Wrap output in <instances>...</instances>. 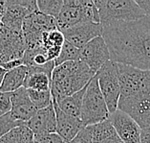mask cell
<instances>
[{
  "instance_id": "16",
  "label": "cell",
  "mask_w": 150,
  "mask_h": 143,
  "mask_svg": "<svg viewBox=\"0 0 150 143\" xmlns=\"http://www.w3.org/2000/svg\"><path fill=\"white\" fill-rule=\"evenodd\" d=\"M57 21L58 30L61 32L85 22L82 11V0H64L63 8Z\"/></svg>"
},
{
  "instance_id": "31",
  "label": "cell",
  "mask_w": 150,
  "mask_h": 143,
  "mask_svg": "<svg viewBox=\"0 0 150 143\" xmlns=\"http://www.w3.org/2000/svg\"><path fill=\"white\" fill-rule=\"evenodd\" d=\"M136 2L145 16H150V0H137Z\"/></svg>"
},
{
  "instance_id": "24",
  "label": "cell",
  "mask_w": 150,
  "mask_h": 143,
  "mask_svg": "<svg viewBox=\"0 0 150 143\" xmlns=\"http://www.w3.org/2000/svg\"><path fill=\"white\" fill-rule=\"evenodd\" d=\"M29 96L33 104L38 109H45L53 104V96L52 92L50 91H38L33 89H27Z\"/></svg>"
},
{
  "instance_id": "9",
  "label": "cell",
  "mask_w": 150,
  "mask_h": 143,
  "mask_svg": "<svg viewBox=\"0 0 150 143\" xmlns=\"http://www.w3.org/2000/svg\"><path fill=\"white\" fill-rule=\"evenodd\" d=\"M111 61L110 52L103 36H98L80 49V61L97 74L98 71Z\"/></svg>"
},
{
  "instance_id": "20",
  "label": "cell",
  "mask_w": 150,
  "mask_h": 143,
  "mask_svg": "<svg viewBox=\"0 0 150 143\" xmlns=\"http://www.w3.org/2000/svg\"><path fill=\"white\" fill-rule=\"evenodd\" d=\"M89 85V84H88ZM86 86L83 89H81L79 92H76L73 95L67 97H62L57 99V100H53L57 104L59 109L62 112H64L67 114L76 117V118H80V113H81V109H82V103H83V98L85 95Z\"/></svg>"
},
{
  "instance_id": "2",
  "label": "cell",
  "mask_w": 150,
  "mask_h": 143,
  "mask_svg": "<svg viewBox=\"0 0 150 143\" xmlns=\"http://www.w3.org/2000/svg\"><path fill=\"white\" fill-rule=\"evenodd\" d=\"M96 73L80 61H68L56 66L52 74L51 92L54 100L67 97L83 89Z\"/></svg>"
},
{
  "instance_id": "23",
  "label": "cell",
  "mask_w": 150,
  "mask_h": 143,
  "mask_svg": "<svg viewBox=\"0 0 150 143\" xmlns=\"http://www.w3.org/2000/svg\"><path fill=\"white\" fill-rule=\"evenodd\" d=\"M63 0H38V7L40 13L57 19L63 8Z\"/></svg>"
},
{
  "instance_id": "27",
  "label": "cell",
  "mask_w": 150,
  "mask_h": 143,
  "mask_svg": "<svg viewBox=\"0 0 150 143\" xmlns=\"http://www.w3.org/2000/svg\"><path fill=\"white\" fill-rule=\"evenodd\" d=\"M12 111V93L0 91V116L10 113Z\"/></svg>"
},
{
  "instance_id": "11",
  "label": "cell",
  "mask_w": 150,
  "mask_h": 143,
  "mask_svg": "<svg viewBox=\"0 0 150 143\" xmlns=\"http://www.w3.org/2000/svg\"><path fill=\"white\" fill-rule=\"evenodd\" d=\"M116 64L120 85V97L131 96L140 90L146 71L123 64Z\"/></svg>"
},
{
  "instance_id": "28",
  "label": "cell",
  "mask_w": 150,
  "mask_h": 143,
  "mask_svg": "<svg viewBox=\"0 0 150 143\" xmlns=\"http://www.w3.org/2000/svg\"><path fill=\"white\" fill-rule=\"evenodd\" d=\"M35 141L38 143H68L57 133L35 137Z\"/></svg>"
},
{
  "instance_id": "18",
  "label": "cell",
  "mask_w": 150,
  "mask_h": 143,
  "mask_svg": "<svg viewBox=\"0 0 150 143\" xmlns=\"http://www.w3.org/2000/svg\"><path fill=\"white\" fill-rule=\"evenodd\" d=\"M65 41H66V39H65L63 33L60 30H58V29L46 32L43 34V47H44L46 54L50 61H54L56 59H57Z\"/></svg>"
},
{
  "instance_id": "1",
  "label": "cell",
  "mask_w": 150,
  "mask_h": 143,
  "mask_svg": "<svg viewBox=\"0 0 150 143\" xmlns=\"http://www.w3.org/2000/svg\"><path fill=\"white\" fill-rule=\"evenodd\" d=\"M111 61L150 71V16L103 28Z\"/></svg>"
},
{
  "instance_id": "21",
  "label": "cell",
  "mask_w": 150,
  "mask_h": 143,
  "mask_svg": "<svg viewBox=\"0 0 150 143\" xmlns=\"http://www.w3.org/2000/svg\"><path fill=\"white\" fill-rule=\"evenodd\" d=\"M35 134L26 124L14 128L0 138V143H34Z\"/></svg>"
},
{
  "instance_id": "35",
  "label": "cell",
  "mask_w": 150,
  "mask_h": 143,
  "mask_svg": "<svg viewBox=\"0 0 150 143\" xmlns=\"http://www.w3.org/2000/svg\"><path fill=\"white\" fill-rule=\"evenodd\" d=\"M34 143H38V142H36V141H34Z\"/></svg>"
},
{
  "instance_id": "19",
  "label": "cell",
  "mask_w": 150,
  "mask_h": 143,
  "mask_svg": "<svg viewBox=\"0 0 150 143\" xmlns=\"http://www.w3.org/2000/svg\"><path fill=\"white\" fill-rule=\"evenodd\" d=\"M28 74V67L21 65L11 71H7L3 83L0 87V91L5 93H13L24 86Z\"/></svg>"
},
{
  "instance_id": "7",
  "label": "cell",
  "mask_w": 150,
  "mask_h": 143,
  "mask_svg": "<svg viewBox=\"0 0 150 143\" xmlns=\"http://www.w3.org/2000/svg\"><path fill=\"white\" fill-rule=\"evenodd\" d=\"M25 52L26 42L23 33L0 25V65L11 61L21 60Z\"/></svg>"
},
{
  "instance_id": "3",
  "label": "cell",
  "mask_w": 150,
  "mask_h": 143,
  "mask_svg": "<svg viewBox=\"0 0 150 143\" xmlns=\"http://www.w3.org/2000/svg\"><path fill=\"white\" fill-rule=\"evenodd\" d=\"M103 28L112 25L130 22L144 17L145 14L133 0H95Z\"/></svg>"
},
{
  "instance_id": "34",
  "label": "cell",
  "mask_w": 150,
  "mask_h": 143,
  "mask_svg": "<svg viewBox=\"0 0 150 143\" xmlns=\"http://www.w3.org/2000/svg\"><path fill=\"white\" fill-rule=\"evenodd\" d=\"M7 73V70H5L4 68H3L1 65H0V87H1L2 83H3V80L5 78V75Z\"/></svg>"
},
{
  "instance_id": "6",
  "label": "cell",
  "mask_w": 150,
  "mask_h": 143,
  "mask_svg": "<svg viewBox=\"0 0 150 143\" xmlns=\"http://www.w3.org/2000/svg\"><path fill=\"white\" fill-rule=\"evenodd\" d=\"M98 86L105 99L110 113L119 109V102L120 98V85L118 76L116 64L108 61L97 73Z\"/></svg>"
},
{
  "instance_id": "33",
  "label": "cell",
  "mask_w": 150,
  "mask_h": 143,
  "mask_svg": "<svg viewBox=\"0 0 150 143\" xmlns=\"http://www.w3.org/2000/svg\"><path fill=\"white\" fill-rule=\"evenodd\" d=\"M141 143H150V133H146V132L142 131Z\"/></svg>"
},
{
  "instance_id": "4",
  "label": "cell",
  "mask_w": 150,
  "mask_h": 143,
  "mask_svg": "<svg viewBox=\"0 0 150 143\" xmlns=\"http://www.w3.org/2000/svg\"><path fill=\"white\" fill-rule=\"evenodd\" d=\"M119 109L132 116L144 132L150 133V71H146L140 90L131 96L120 98Z\"/></svg>"
},
{
  "instance_id": "5",
  "label": "cell",
  "mask_w": 150,
  "mask_h": 143,
  "mask_svg": "<svg viewBox=\"0 0 150 143\" xmlns=\"http://www.w3.org/2000/svg\"><path fill=\"white\" fill-rule=\"evenodd\" d=\"M110 114L96 75L87 87L83 98L80 119L84 126L89 127L108 120Z\"/></svg>"
},
{
  "instance_id": "10",
  "label": "cell",
  "mask_w": 150,
  "mask_h": 143,
  "mask_svg": "<svg viewBox=\"0 0 150 143\" xmlns=\"http://www.w3.org/2000/svg\"><path fill=\"white\" fill-rule=\"evenodd\" d=\"M109 121L124 143H141L142 130L132 116L118 109L110 114Z\"/></svg>"
},
{
  "instance_id": "29",
  "label": "cell",
  "mask_w": 150,
  "mask_h": 143,
  "mask_svg": "<svg viewBox=\"0 0 150 143\" xmlns=\"http://www.w3.org/2000/svg\"><path fill=\"white\" fill-rule=\"evenodd\" d=\"M70 143H93L92 135L88 127H85Z\"/></svg>"
},
{
  "instance_id": "14",
  "label": "cell",
  "mask_w": 150,
  "mask_h": 143,
  "mask_svg": "<svg viewBox=\"0 0 150 143\" xmlns=\"http://www.w3.org/2000/svg\"><path fill=\"white\" fill-rule=\"evenodd\" d=\"M26 125L33 131L35 137L57 133V115L54 104L38 111Z\"/></svg>"
},
{
  "instance_id": "15",
  "label": "cell",
  "mask_w": 150,
  "mask_h": 143,
  "mask_svg": "<svg viewBox=\"0 0 150 143\" xmlns=\"http://www.w3.org/2000/svg\"><path fill=\"white\" fill-rule=\"evenodd\" d=\"M57 115V134L65 139L68 143H70L85 126L83 125L80 118L71 116L62 112L57 106V104L53 100Z\"/></svg>"
},
{
  "instance_id": "30",
  "label": "cell",
  "mask_w": 150,
  "mask_h": 143,
  "mask_svg": "<svg viewBox=\"0 0 150 143\" xmlns=\"http://www.w3.org/2000/svg\"><path fill=\"white\" fill-rule=\"evenodd\" d=\"M21 65H24L23 59H21V60H16V61H8V63H6V64H3L1 66L4 68L5 70L11 71V70H13V69H16L17 67L21 66Z\"/></svg>"
},
{
  "instance_id": "25",
  "label": "cell",
  "mask_w": 150,
  "mask_h": 143,
  "mask_svg": "<svg viewBox=\"0 0 150 143\" xmlns=\"http://www.w3.org/2000/svg\"><path fill=\"white\" fill-rule=\"evenodd\" d=\"M82 11L85 22L100 23V13L93 0H82Z\"/></svg>"
},
{
  "instance_id": "8",
  "label": "cell",
  "mask_w": 150,
  "mask_h": 143,
  "mask_svg": "<svg viewBox=\"0 0 150 143\" xmlns=\"http://www.w3.org/2000/svg\"><path fill=\"white\" fill-rule=\"evenodd\" d=\"M36 12H38V7L35 0H7L1 24L13 31L22 32L26 17Z\"/></svg>"
},
{
  "instance_id": "12",
  "label": "cell",
  "mask_w": 150,
  "mask_h": 143,
  "mask_svg": "<svg viewBox=\"0 0 150 143\" xmlns=\"http://www.w3.org/2000/svg\"><path fill=\"white\" fill-rule=\"evenodd\" d=\"M62 33H63L66 41L70 42L76 48L81 49L91 40L102 36L103 26L101 23L83 22L76 25L68 30H65Z\"/></svg>"
},
{
  "instance_id": "32",
  "label": "cell",
  "mask_w": 150,
  "mask_h": 143,
  "mask_svg": "<svg viewBox=\"0 0 150 143\" xmlns=\"http://www.w3.org/2000/svg\"><path fill=\"white\" fill-rule=\"evenodd\" d=\"M6 8H7V0L6 1L0 0V25H1V22H2V18L4 16Z\"/></svg>"
},
{
  "instance_id": "13",
  "label": "cell",
  "mask_w": 150,
  "mask_h": 143,
  "mask_svg": "<svg viewBox=\"0 0 150 143\" xmlns=\"http://www.w3.org/2000/svg\"><path fill=\"white\" fill-rule=\"evenodd\" d=\"M38 109L31 101L28 90L25 87L12 93V111L11 114L14 119L26 124L34 117Z\"/></svg>"
},
{
  "instance_id": "26",
  "label": "cell",
  "mask_w": 150,
  "mask_h": 143,
  "mask_svg": "<svg viewBox=\"0 0 150 143\" xmlns=\"http://www.w3.org/2000/svg\"><path fill=\"white\" fill-rule=\"evenodd\" d=\"M23 124L24 123H21L14 119L11 114V112L3 116H0V138L10 133L14 128L19 127Z\"/></svg>"
},
{
  "instance_id": "22",
  "label": "cell",
  "mask_w": 150,
  "mask_h": 143,
  "mask_svg": "<svg viewBox=\"0 0 150 143\" xmlns=\"http://www.w3.org/2000/svg\"><path fill=\"white\" fill-rule=\"evenodd\" d=\"M80 61V49L71 44L70 42L65 41L62 46L59 56L54 61V67L60 64H63L68 61Z\"/></svg>"
},
{
  "instance_id": "17",
  "label": "cell",
  "mask_w": 150,
  "mask_h": 143,
  "mask_svg": "<svg viewBox=\"0 0 150 143\" xmlns=\"http://www.w3.org/2000/svg\"><path fill=\"white\" fill-rule=\"evenodd\" d=\"M93 143H124L109 120L89 126Z\"/></svg>"
}]
</instances>
